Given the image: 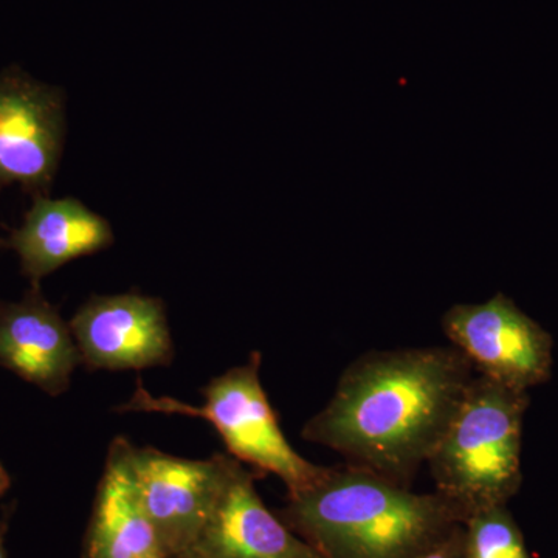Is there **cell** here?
I'll use <instances>...</instances> for the list:
<instances>
[{
	"label": "cell",
	"instance_id": "obj_4",
	"mask_svg": "<svg viewBox=\"0 0 558 558\" xmlns=\"http://www.w3.org/2000/svg\"><path fill=\"white\" fill-rule=\"evenodd\" d=\"M260 365L263 355L253 352L247 362L215 377L202 389V405L156 398L138 380L137 391L120 411L205 418L226 442L230 457L255 472L274 473L286 484L289 495H295L314 486L328 468L307 461L290 446L260 381Z\"/></svg>",
	"mask_w": 558,
	"mask_h": 558
},
{
	"label": "cell",
	"instance_id": "obj_8",
	"mask_svg": "<svg viewBox=\"0 0 558 558\" xmlns=\"http://www.w3.org/2000/svg\"><path fill=\"white\" fill-rule=\"evenodd\" d=\"M81 365L89 371H142L174 359L163 301L131 292L92 296L70 319Z\"/></svg>",
	"mask_w": 558,
	"mask_h": 558
},
{
	"label": "cell",
	"instance_id": "obj_9",
	"mask_svg": "<svg viewBox=\"0 0 558 558\" xmlns=\"http://www.w3.org/2000/svg\"><path fill=\"white\" fill-rule=\"evenodd\" d=\"M258 476L233 458L211 515L179 558H323L264 505Z\"/></svg>",
	"mask_w": 558,
	"mask_h": 558
},
{
	"label": "cell",
	"instance_id": "obj_11",
	"mask_svg": "<svg viewBox=\"0 0 558 558\" xmlns=\"http://www.w3.org/2000/svg\"><path fill=\"white\" fill-rule=\"evenodd\" d=\"M5 244L16 253L22 275L39 286L65 264L109 248L113 230L108 219L78 199L36 197Z\"/></svg>",
	"mask_w": 558,
	"mask_h": 558
},
{
	"label": "cell",
	"instance_id": "obj_2",
	"mask_svg": "<svg viewBox=\"0 0 558 558\" xmlns=\"http://www.w3.org/2000/svg\"><path fill=\"white\" fill-rule=\"evenodd\" d=\"M278 517L323 558H421L464 521L439 494H416L347 462L289 495Z\"/></svg>",
	"mask_w": 558,
	"mask_h": 558
},
{
	"label": "cell",
	"instance_id": "obj_1",
	"mask_svg": "<svg viewBox=\"0 0 558 558\" xmlns=\"http://www.w3.org/2000/svg\"><path fill=\"white\" fill-rule=\"evenodd\" d=\"M475 374L453 347L366 352L343 371L301 438L328 447L347 464L410 486Z\"/></svg>",
	"mask_w": 558,
	"mask_h": 558
},
{
	"label": "cell",
	"instance_id": "obj_13",
	"mask_svg": "<svg viewBox=\"0 0 558 558\" xmlns=\"http://www.w3.org/2000/svg\"><path fill=\"white\" fill-rule=\"evenodd\" d=\"M464 523L465 558H529L523 535L506 506L480 510Z\"/></svg>",
	"mask_w": 558,
	"mask_h": 558
},
{
	"label": "cell",
	"instance_id": "obj_16",
	"mask_svg": "<svg viewBox=\"0 0 558 558\" xmlns=\"http://www.w3.org/2000/svg\"><path fill=\"white\" fill-rule=\"evenodd\" d=\"M10 487H11L10 473L7 472V469L3 468L2 464H0V497H2V495H5L7 492H9Z\"/></svg>",
	"mask_w": 558,
	"mask_h": 558
},
{
	"label": "cell",
	"instance_id": "obj_15",
	"mask_svg": "<svg viewBox=\"0 0 558 558\" xmlns=\"http://www.w3.org/2000/svg\"><path fill=\"white\" fill-rule=\"evenodd\" d=\"M9 531V517L0 519V558H7L5 535Z\"/></svg>",
	"mask_w": 558,
	"mask_h": 558
},
{
	"label": "cell",
	"instance_id": "obj_10",
	"mask_svg": "<svg viewBox=\"0 0 558 558\" xmlns=\"http://www.w3.org/2000/svg\"><path fill=\"white\" fill-rule=\"evenodd\" d=\"M81 354L69 323L32 286L20 301L0 303V366L58 398L70 387Z\"/></svg>",
	"mask_w": 558,
	"mask_h": 558
},
{
	"label": "cell",
	"instance_id": "obj_6",
	"mask_svg": "<svg viewBox=\"0 0 558 558\" xmlns=\"http://www.w3.org/2000/svg\"><path fill=\"white\" fill-rule=\"evenodd\" d=\"M65 100L58 87L20 68L0 72V191L21 186L50 196L65 142Z\"/></svg>",
	"mask_w": 558,
	"mask_h": 558
},
{
	"label": "cell",
	"instance_id": "obj_7",
	"mask_svg": "<svg viewBox=\"0 0 558 558\" xmlns=\"http://www.w3.org/2000/svg\"><path fill=\"white\" fill-rule=\"evenodd\" d=\"M231 462L230 454L186 459L132 444L140 498L165 556L179 558L190 548L215 509Z\"/></svg>",
	"mask_w": 558,
	"mask_h": 558
},
{
	"label": "cell",
	"instance_id": "obj_3",
	"mask_svg": "<svg viewBox=\"0 0 558 558\" xmlns=\"http://www.w3.org/2000/svg\"><path fill=\"white\" fill-rule=\"evenodd\" d=\"M529 392L475 374L427 465L436 494L468 520L506 506L523 483L524 414Z\"/></svg>",
	"mask_w": 558,
	"mask_h": 558
},
{
	"label": "cell",
	"instance_id": "obj_12",
	"mask_svg": "<svg viewBox=\"0 0 558 558\" xmlns=\"http://www.w3.org/2000/svg\"><path fill=\"white\" fill-rule=\"evenodd\" d=\"M131 449L126 438L110 444L84 538V558H168L143 509Z\"/></svg>",
	"mask_w": 558,
	"mask_h": 558
},
{
	"label": "cell",
	"instance_id": "obj_14",
	"mask_svg": "<svg viewBox=\"0 0 558 558\" xmlns=\"http://www.w3.org/2000/svg\"><path fill=\"white\" fill-rule=\"evenodd\" d=\"M421 558H465L464 531L454 532L449 539Z\"/></svg>",
	"mask_w": 558,
	"mask_h": 558
},
{
	"label": "cell",
	"instance_id": "obj_5",
	"mask_svg": "<svg viewBox=\"0 0 558 558\" xmlns=\"http://www.w3.org/2000/svg\"><path fill=\"white\" fill-rule=\"evenodd\" d=\"M440 326L451 347L487 379L527 392L550 379L553 337L502 293L483 304H454Z\"/></svg>",
	"mask_w": 558,
	"mask_h": 558
}]
</instances>
